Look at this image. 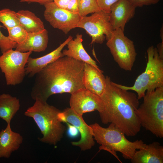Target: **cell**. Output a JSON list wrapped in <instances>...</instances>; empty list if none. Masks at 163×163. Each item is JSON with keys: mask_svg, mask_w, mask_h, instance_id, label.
<instances>
[{"mask_svg": "<svg viewBox=\"0 0 163 163\" xmlns=\"http://www.w3.org/2000/svg\"><path fill=\"white\" fill-rule=\"evenodd\" d=\"M147 54L148 61L145 70L137 77L133 86H127L114 82L122 89L135 91L139 100L143 97L146 91L163 87V59L160 57L157 48L153 46L148 48Z\"/></svg>", "mask_w": 163, "mask_h": 163, "instance_id": "8992f818", "label": "cell"}, {"mask_svg": "<svg viewBox=\"0 0 163 163\" xmlns=\"http://www.w3.org/2000/svg\"><path fill=\"white\" fill-rule=\"evenodd\" d=\"M3 27L0 25V49L2 53L11 49L15 48L17 43L11 40L8 36L4 35L0 30Z\"/></svg>", "mask_w": 163, "mask_h": 163, "instance_id": "d4e9b609", "label": "cell"}, {"mask_svg": "<svg viewBox=\"0 0 163 163\" xmlns=\"http://www.w3.org/2000/svg\"><path fill=\"white\" fill-rule=\"evenodd\" d=\"M82 36L78 34L74 39L70 40L67 44V49L62 51L64 56H67L75 59L89 64L99 70H101L94 60L85 49L82 43Z\"/></svg>", "mask_w": 163, "mask_h": 163, "instance_id": "d6986e66", "label": "cell"}, {"mask_svg": "<svg viewBox=\"0 0 163 163\" xmlns=\"http://www.w3.org/2000/svg\"><path fill=\"white\" fill-rule=\"evenodd\" d=\"M48 40V32L45 29L37 32L28 33L25 40L17 44L15 50L23 52H43L47 47Z\"/></svg>", "mask_w": 163, "mask_h": 163, "instance_id": "ac0fdd59", "label": "cell"}, {"mask_svg": "<svg viewBox=\"0 0 163 163\" xmlns=\"http://www.w3.org/2000/svg\"><path fill=\"white\" fill-rule=\"evenodd\" d=\"M65 116L66 122L75 126L80 133V139L72 142V144L79 147L84 151L91 149L95 145L92 129L84 120L82 115L78 114L71 108H67L62 112Z\"/></svg>", "mask_w": 163, "mask_h": 163, "instance_id": "7c38bea8", "label": "cell"}, {"mask_svg": "<svg viewBox=\"0 0 163 163\" xmlns=\"http://www.w3.org/2000/svg\"><path fill=\"white\" fill-rule=\"evenodd\" d=\"M7 29L9 38L17 44L23 43L27 38L28 33L21 25Z\"/></svg>", "mask_w": 163, "mask_h": 163, "instance_id": "cb8c5ba5", "label": "cell"}, {"mask_svg": "<svg viewBox=\"0 0 163 163\" xmlns=\"http://www.w3.org/2000/svg\"><path fill=\"white\" fill-rule=\"evenodd\" d=\"M136 150L130 160L132 163H163V147L158 142L146 145Z\"/></svg>", "mask_w": 163, "mask_h": 163, "instance_id": "e0dca14e", "label": "cell"}, {"mask_svg": "<svg viewBox=\"0 0 163 163\" xmlns=\"http://www.w3.org/2000/svg\"><path fill=\"white\" fill-rule=\"evenodd\" d=\"M23 140L19 133L12 130L10 124H7L0 132V158H9L12 152L18 149Z\"/></svg>", "mask_w": 163, "mask_h": 163, "instance_id": "2e32d148", "label": "cell"}, {"mask_svg": "<svg viewBox=\"0 0 163 163\" xmlns=\"http://www.w3.org/2000/svg\"><path fill=\"white\" fill-rule=\"evenodd\" d=\"M84 62L67 56L49 64L37 74L31 96L46 101L52 95L72 94L85 88L83 84Z\"/></svg>", "mask_w": 163, "mask_h": 163, "instance_id": "6da1fadb", "label": "cell"}, {"mask_svg": "<svg viewBox=\"0 0 163 163\" xmlns=\"http://www.w3.org/2000/svg\"><path fill=\"white\" fill-rule=\"evenodd\" d=\"M156 48L159 56L163 59V41L158 44Z\"/></svg>", "mask_w": 163, "mask_h": 163, "instance_id": "1f68e13d", "label": "cell"}, {"mask_svg": "<svg viewBox=\"0 0 163 163\" xmlns=\"http://www.w3.org/2000/svg\"><path fill=\"white\" fill-rule=\"evenodd\" d=\"M72 38V37L69 36L56 49L43 56L37 58L29 57L25 66L26 75L30 77H33L49 64L64 56L62 49Z\"/></svg>", "mask_w": 163, "mask_h": 163, "instance_id": "5bb4252c", "label": "cell"}, {"mask_svg": "<svg viewBox=\"0 0 163 163\" xmlns=\"http://www.w3.org/2000/svg\"><path fill=\"white\" fill-rule=\"evenodd\" d=\"M109 14L101 10L90 16L82 17L77 27L84 29L91 37V44H102L111 37L114 30L110 21Z\"/></svg>", "mask_w": 163, "mask_h": 163, "instance_id": "9c48e42d", "label": "cell"}, {"mask_svg": "<svg viewBox=\"0 0 163 163\" xmlns=\"http://www.w3.org/2000/svg\"><path fill=\"white\" fill-rule=\"evenodd\" d=\"M68 126L67 134L71 138H75L78 135V131L77 128L73 125L68 122H66Z\"/></svg>", "mask_w": 163, "mask_h": 163, "instance_id": "f1b7e54d", "label": "cell"}, {"mask_svg": "<svg viewBox=\"0 0 163 163\" xmlns=\"http://www.w3.org/2000/svg\"><path fill=\"white\" fill-rule=\"evenodd\" d=\"M98 5L102 10L110 12L111 6L118 0H96Z\"/></svg>", "mask_w": 163, "mask_h": 163, "instance_id": "484cf974", "label": "cell"}, {"mask_svg": "<svg viewBox=\"0 0 163 163\" xmlns=\"http://www.w3.org/2000/svg\"><path fill=\"white\" fill-rule=\"evenodd\" d=\"M70 108L82 116L85 113L103 109V104L100 97L85 88L79 89L72 94L69 100Z\"/></svg>", "mask_w": 163, "mask_h": 163, "instance_id": "8fae6325", "label": "cell"}, {"mask_svg": "<svg viewBox=\"0 0 163 163\" xmlns=\"http://www.w3.org/2000/svg\"><path fill=\"white\" fill-rule=\"evenodd\" d=\"M71 0H54L53 2L59 8L66 9Z\"/></svg>", "mask_w": 163, "mask_h": 163, "instance_id": "f546056e", "label": "cell"}, {"mask_svg": "<svg viewBox=\"0 0 163 163\" xmlns=\"http://www.w3.org/2000/svg\"><path fill=\"white\" fill-rule=\"evenodd\" d=\"M32 52L11 49L0 56V69L4 74L7 85H15L23 82L26 75L25 66Z\"/></svg>", "mask_w": 163, "mask_h": 163, "instance_id": "ba28073f", "label": "cell"}, {"mask_svg": "<svg viewBox=\"0 0 163 163\" xmlns=\"http://www.w3.org/2000/svg\"><path fill=\"white\" fill-rule=\"evenodd\" d=\"M103 72L93 66L84 63L83 82L85 88L100 96L106 86L105 77Z\"/></svg>", "mask_w": 163, "mask_h": 163, "instance_id": "9a60e30c", "label": "cell"}, {"mask_svg": "<svg viewBox=\"0 0 163 163\" xmlns=\"http://www.w3.org/2000/svg\"><path fill=\"white\" fill-rule=\"evenodd\" d=\"M66 9L71 12L78 14L79 5L78 0H71Z\"/></svg>", "mask_w": 163, "mask_h": 163, "instance_id": "83f0119b", "label": "cell"}, {"mask_svg": "<svg viewBox=\"0 0 163 163\" xmlns=\"http://www.w3.org/2000/svg\"><path fill=\"white\" fill-rule=\"evenodd\" d=\"M136 111L141 126L157 137H163V87L147 91Z\"/></svg>", "mask_w": 163, "mask_h": 163, "instance_id": "5b68a950", "label": "cell"}, {"mask_svg": "<svg viewBox=\"0 0 163 163\" xmlns=\"http://www.w3.org/2000/svg\"><path fill=\"white\" fill-rule=\"evenodd\" d=\"M136 8L128 0H118L113 4L109 19L113 30L120 28L124 31L126 24L134 17Z\"/></svg>", "mask_w": 163, "mask_h": 163, "instance_id": "4fadbf2b", "label": "cell"}, {"mask_svg": "<svg viewBox=\"0 0 163 163\" xmlns=\"http://www.w3.org/2000/svg\"><path fill=\"white\" fill-rule=\"evenodd\" d=\"M20 25L28 33L39 31L45 29L43 22L34 13L28 10L16 12Z\"/></svg>", "mask_w": 163, "mask_h": 163, "instance_id": "44dd1931", "label": "cell"}, {"mask_svg": "<svg viewBox=\"0 0 163 163\" xmlns=\"http://www.w3.org/2000/svg\"><path fill=\"white\" fill-rule=\"evenodd\" d=\"M44 5V18L53 28L66 34L71 30L77 27L82 18L79 14L59 8L53 2Z\"/></svg>", "mask_w": 163, "mask_h": 163, "instance_id": "30bf717a", "label": "cell"}, {"mask_svg": "<svg viewBox=\"0 0 163 163\" xmlns=\"http://www.w3.org/2000/svg\"><path fill=\"white\" fill-rule=\"evenodd\" d=\"M105 78V88L100 96L103 104L99 113L101 122L114 124L127 136H136L141 127L136 113L139 105L137 95L116 86L109 76Z\"/></svg>", "mask_w": 163, "mask_h": 163, "instance_id": "7a4b0ae2", "label": "cell"}, {"mask_svg": "<svg viewBox=\"0 0 163 163\" xmlns=\"http://www.w3.org/2000/svg\"><path fill=\"white\" fill-rule=\"evenodd\" d=\"M79 14L81 17L101 11L96 0H78Z\"/></svg>", "mask_w": 163, "mask_h": 163, "instance_id": "603a6c76", "label": "cell"}, {"mask_svg": "<svg viewBox=\"0 0 163 163\" xmlns=\"http://www.w3.org/2000/svg\"><path fill=\"white\" fill-rule=\"evenodd\" d=\"M136 7L149 5L158 3L160 0H128Z\"/></svg>", "mask_w": 163, "mask_h": 163, "instance_id": "4316f807", "label": "cell"}, {"mask_svg": "<svg viewBox=\"0 0 163 163\" xmlns=\"http://www.w3.org/2000/svg\"><path fill=\"white\" fill-rule=\"evenodd\" d=\"M0 22L7 29L20 25L16 12L9 8L0 10Z\"/></svg>", "mask_w": 163, "mask_h": 163, "instance_id": "7402d4cb", "label": "cell"}, {"mask_svg": "<svg viewBox=\"0 0 163 163\" xmlns=\"http://www.w3.org/2000/svg\"><path fill=\"white\" fill-rule=\"evenodd\" d=\"M90 126L93 130L94 140L100 145V150L109 152L118 159L117 152L121 153L124 159L130 160L137 150L146 146L142 140L133 142L129 141L124 133L113 123L107 128L97 123Z\"/></svg>", "mask_w": 163, "mask_h": 163, "instance_id": "277c9868", "label": "cell"}, {"mask_svg": "<svg viewBox=\"0 0 163 163\" xmlns=\"http://www.w3.org/2000/svg\"><path fill=\"white\" fill-rule=\"evenodd\" d=\"M33 105L25 112V116L32 118L43 135L41 142L55 145L62 138L65 126L59 120L61 111L46 101L36 99Z\"/></svg>", "mask_w": 163, "mask_h": 163, "instance_id": "3957f363", "label": "cell"}, {"mask_svg": "<svg viewBox=\"0 0 163 163\" xmlns=\"http://www.w3.org/2000/svg\"><path fill=\"white\" fill-rule=\"evenodd\" d=\"M54 0H21L20 2H26L28 4L37 3L41 5H44L47 3L53 2Z\"/></svg>", "mask_w": 163, "mask_h": 163, "instance_id": "4dcf8cb0", "label": "cell"}, {"mask_svg": "<svg viewBox=\"0 0 163 163\" xmlns=\"http://www.w3.org/2000/svg\"><path fill=\"white\" fill-rule=\"evenodd\" d=\"M106 44L120 67L131 71L137 53L133 41L125 36L124 30L120 28L114 30Z\"/></svg>", "mask_w": 163, "mask_h": 163, "instance_id": "52a82bcc", "label": "cell"}, {"mask_svg": "<svg viewBox=\"0 0 163 163\" xmlns=\"http://www.w3.org/2000/svg\"><path fill=\"white\" fill-rule=\"evenodd\" d=\"M20 107L19 100L9 94L0 95V118L4 120L7 124L11 121Z\"/></svg>", "mask_w": 163, "mask_h": 163, "instance_id": "ffe728a7", "label": "cell"}]
</instances>
